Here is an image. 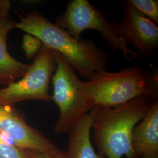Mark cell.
Listing matches in <instances>:
<instances>
[{"mask_svg":"<svg viewBox=\"0 0 158 158\" xmlns=\"http://www.w3.org/2000/svg\"><path fill=\"white\" fill-rule=\"evenodd\" d=\"M15 28L36 37L43 45L56 51L81 76L89 78L99 70H106L109 58L107 53L91 40H75L68 32L53 23L38 11L21 15Z\"/></svg>","mask_w":158,"mask_h":158,"instance_id":"obj_1","label":"cell"},{"mask_svg":"<svg viewBox=\"0 0 158 158\" xmlns=\"http://www.w3.org/2000/svg\"><path fill=\"white\" fill-rule=\"evenodd\" d=\"M155 101L141 96L113 107L96 106L91 130L98 153L106 158H137L131 145L132 130Z\"/></svg>","mask_w":158,"mask_h":158,"instance_id":"obj_2","label":"cell"},{"mask_svg":"<svg viewBox=\"0 0 158 158\" xmlns=\"http://www.w3.org/2000/svg\"><path fill=\"white\" fill-rule=\"evenodd\" d=\"M87 82L98 106L113 107L141 96L158 100V73L141 67L134 66L117 72L99 70Z\"/></svg>","mask_w":158,"mask_h":158,"instance_id":"obj_3","label":"cell"},{"mask_svg":"<svg viewBox=\"0 0 158 158\" xmlns=\"http://www.w3.org/2000/svg\"><path fill=\"white\" fill-rule=\"evenodd\" d=\"M51 51L56 63L55 72L52 77V101L56 103L60 111L53 131L60 135L68 134L96 105L88 82L81 81L63 57L56 51Z\"/></svg>","mask_w":158,"mask_h":158,"instance_id":"obj_4","label":"cell"},{"mask_svg":"<svg viewBox=\"0 0 158 158\" xmlns=\"http://www.w3.org/2000/svg\"><path fill=\"white\" fill-rule=\"evenodd\" d=\"M55 24L77 40H81V35L85 31L95 30L113 50L119 51L127 61L138 57V54L131 50L119 36L114 23L109 22L105 15L87 0L69 1L66 10L56 18Z\"/></svg>","mask_w":158,"mask_h":158,"instance_id":"obj_5","label":"cell"},{"mask_svg":"<svg viewBox=\"0 0 158 158\" xmlns=\"http://www.w3.org/2000/svg\"><path fill=\"white\" fill-rule=\"evenodd\" d=\"M56 67L51 49L43 45L27 73L19 81L0 89V104L12 106L27 100L52 101L49 88Z\"/></svg>","mask_w":158,"mask_h":158,"instance_id":"obj_6","label":"cell"},{"mask_svg":"<svg viewBox=\"0 0 158 158\" xmlns=\"http://www.w3.org/2000/svg\"><path fill=\"white\" fill-rule=\"evenodd\" d=\"M0 133L23 149L56 155L64 152L38 130L29 126L12 106L0 104Z\"/></svg>","mask_w":158,"mask_h":158,"instance_id":"obj_7","label":"cell"},{"mask_svg":"<svg viewBox=\"0 0 158 158\" xmlns=\"http://www.w3.org/2000/svg\"><path fill=\"white\" fill-rule=\"evenodd\" d=\"M119 36L127 44L134 46L138 54L153 56L158 49V25L145 17L127 1L124 3L123 18L114 23Z\"/></svg>","mask_w":158,"mask_h":158,"instance_id":"obj_8","label":"cell"},{"mask_svg":"<svg viewBox=\"0 0 158 158\" xmlns=\"http://www.w3.org/2000/svg\"><path fill=\"white\" fill-rule=\"evenodd\" d=\"M11 8L10 1H2L0 6V84L5 85L22 78L31 66L14 58L8 51V35L11 29L15 28L16 24L11 15Z\"/></svg>","mask_w":158,"mask_h":158,"instance_id":"obj_9","label":"cell"},{"mask_svg":"<svg viewBox=\"0 0 158 158\" xmlns=\"http://www.w3.org/2000/svg\"><path fill=\"white\" fill-rule=\"evenodd\" d=\"M131 145L137 158L158 155V101L134 128Z\"/></svg>","mask_w":158,"mask_h":158,"instance_id":"obj_10","label":"cell"},{"mask_svg":"<svg viewBox=\"0 0 158 158\" xmlns=\"http://www.w3.org/2000/svg\"><path fill=\"white\" fill-rule=\"evenodd\" d=\"M97 106L91 110L68 133L69 144L66 158H106L96 153L90 138L91 124Z\"/></svg>","mask_w":158,"mask_h":158,"instance_id":"obj_11","label":"cell"},{"mask_svg":"<svg viewBox=\"0 0 158 158\" xmlns=\"http://www.w3.org/2000/svg\"><path fill=\"white\" fill-rule=\"evenodd\" d=\"M131 6L155 23H158V0H130Z\"/></svg>","mask_w":158,"mask_h":158,"instance_id":"obj_12","label":"cell"},{"mask_svg":"<svg viewBox=\"0 0 158 158\" xmlns=\"http://www.w3.org/2000/svg\"><path fill=\"white\" fill-rule=\"evenodd\" d=\"M0 158H29L25 150L0 133Z\"/></svg>","mask_w":158,"mask_h":158,"instance_id":"obj_13","label":"cell"},{"mask_svg":"<svg viewBox=\"0 0 158 158\" xmlns=\"http://www.w3.org/2000/svg\"><path fill=\"white\" fill-rule=\"evenodd\" d=\"M42 46V42L34 36L27 34L23 36L22 48L26 56L29 59L36 56Z\"/></svg>","mask_w":158,"mask_h":158,"instance_id":"obj_14","label":"cell"},{"mask_svg":"<svg viewBox=\"0 0 158 158\" xmlns=\"http://www.w3.org/2000/svg\"><path fill=\"white\" fill-rule=\"evenodd\" d=\"M26 153L27 154L29 158H66L65 152L64 153L59 155H51L45 153L35 151L25 150L24 149Z\"/></svg>","mask_w":158,"mask_h":158,"instance_id":"obj_15","label":"cell"},{"mask_svg":"<svg viewBox=\"0 0 158 158\" xmlns=\"http://www.w3.org/2000/svg\"><path fill=\"white\" fill-rule=\"evenodd\" d=\"M142 158H158V155H148V156H144Z\"/></svg>","mask_w":158,"mask_h":158,"instance_id":"obj_16","label":"cell"},{"mask_svg":"<svg viewBox=\"0 0 158 158\" xmlns=\"http://www.w3.org/2000/svg\"><path fill=\"white\" fill-rule=\"evenodd\" d=\"M2 0H0V6H1V3H2Z\"/></svg>","mask_w":158,"mask_h":158,"instance_id":"obj_17","label":"cell"}]
</instances>
